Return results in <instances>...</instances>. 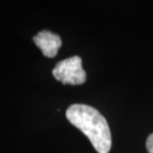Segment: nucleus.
I'll return each instance as SVG.
<instances>
[{"instance_id":"1","label":"nucleus","mask_w":153,"mask_h":153,"mask_svg":"<svg viewBox=\"0 0 153 153\" xmlns=\"http://www.w3.org/2000/svg\"><path fill=\"white\" fill-rule=\"evenodd\" d=\"M68 120L90 139L99 153H108L111 147V134L106 119L93 106L73 105L67 109Z\"/></svg>"},{"instance_id":"2","label":"nucleus","mask_w":153,"mask_h":153,"mask_svg":"<svg viewBox=\"0 0 153 153\" xmlns=\"http://www.w3.org/2000/svg\"><path fill=\"white\" fill-rule=\"evenodd\" d=\"M53 76L64 85H82L87 79V73L82 66V59L79 56L68 58L55 66Z\"/></svg>"},{"instance_id":"3","label":"nucleus","mask_w":153,"mask_h":153,"mask_svg":"<svg viewBox=\"0 0 153 153\" xmlns=\"http://www.w3.org/2000/svg\"><path fill=\"white\" fill-rule=\"evenodd\" d=\"M33 41L41 49L44 56L54 58L57 56L58 51L62 46V40L60 36L54 34L49 30H43L33 37Z\"/></svg>"},{"instance_id":"4","label":"nucleus","mask_w":153,"mask_h":153,"mask_svg":"<svg viewBox=\"0 0 153 153\" xmlns=\"http://www.w3.org/2000/svg\"><path fill=\"white\" fill-rule=\"evenodd\" d=\"M146 149L149 153H153V133L147 137L146 140Z\"/></svg>"}]
</instances>
